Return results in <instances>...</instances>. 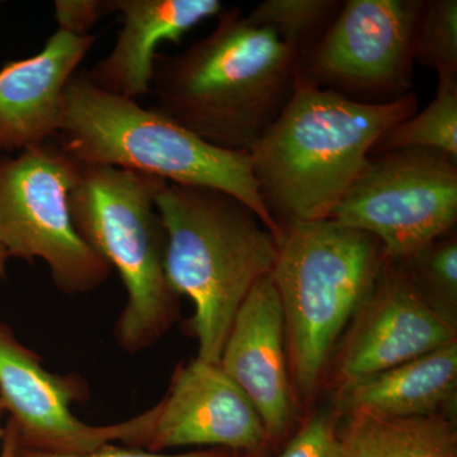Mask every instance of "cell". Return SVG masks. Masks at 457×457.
Segmentation results:
<instances>
[{
  "label": "cell",
  "instance_id": "obj_1",
  "mask_svg": "<svg viewBox=\"0 0 457 457\" xmlns=\"http://www.w3.org/2000/svg\"><path fill=\"white\" fill-rule=\"evenodd\" d=\"M299 77L296 56L269 27L224 9L212 31L174 55L156 54V110L206 143L251 152L284 110Z\"/></svg>",
  "mask_w": 457,
  "mask_h": 457
},
{
  "label": "cell",
  "instance_id": "obj_2",
  "mask_svg": "<svg viewBox=\"0 0 457 457\" xmlns=\"http://www.w3.org/2000/svg\"><path fill=\"white\" fill-rule=\"evenodd\" d=\"M414 92L353 101L297 77L278 119L249 152L262 203L279 228L329 219L387 129L417 112Z\"/></svg>",
  "mask_w": 457,
  "mask_h": 457
},
{
  "label": "cell",
  "instance_id": "obj_3",
  "mask_svg": "<svg viewBox=\"0 0 457 457\" xmlns=\"http://www.w3.org/2000/svg\"><path fill=\"white\" fill-rule=\"evenodd\" d=\"M155 204L167 233L168 281L194 303L197 359L219 363L237 311L275 267L278 239L251 207L219 189L167 182Z\"/></svg>",
  "mask_w": 457,
  "mask_h": 457
},
{
  "label": "cell",
  "instance_id": "obj_4",
  "mask_svg": "<svg viewBox=\"0 0 457 457\" xmlns=\"http://www.w3.org/2000/svg\"><path fill=\"white\" fill-rule=\"evenodd\" d=\"M57 144L83 165L139 171L180 186L227 192L257 213L278 239L282 230L262 203L246 152L206 143L155 107L99 89L84 71L69 80Z\"/></svg>",
  "mask_w": 457,
  "mask_h": 457
},
{
  "label": "cell",
  "instance_id": "obj_5",
  "mask_svg": "<svg viewBox=\"0 0 457 457\" xmlns=\"http://www.w3.org/2000/svg\"><path fill=\"white\" fill-rule=\"evenodd\" d=\"M281 230L270 278L284 312L294 394L311 399L342 333L374 293L386 257L376 237L333 219Z\"/></svg>",
  "mask_w": 457,
  "mask_h": 457
},
{
  "label": "cell",
  "instance_id": "obj_6",
  "mask_svg": "<svg viewBox=\"0 0 457 457\" xmlns=\"http://www.w3.org/2000/svg\"><path fill=\"white\" fill-rule=\"evenodd\" d=\"M165 183L139 171L83 165L69 197L75 230L125 286L128 302L114 337L129 353L158 342L179 315V295L165 273L167 233L155 204Z\"/></svg>",
  "mask_w": 457,
  "mask_h": 457
},
{
  "label": "cell",
  "instance_id": "obj_7",
  "mask_svg": "<svg viewBox=\"0 0 457 457\" xmlns=\"http://www.w3.org/2000/svg\"><path fill=\"white\" fill-rule=\"evenodd\" d=\"M82 167L53 141L0 154V246L9 258L44 261L53 284L68 295L90 293L112 272L71 220L69 197Z\"/></svg>",
  "mask_w": 457,
  "mask_h": 457
},
{
  "label": "cell",
  "instance_id": "obj_8",
  "mask_svg": "<svg viewBox=\"0 0 457 457\" xmlns=\"http://www.w3.org/2000/svg\"><path fill=\"white\" fill-rule=\"evenodd\" d=\"M329 219L376 237L387 260H404L455 227L457 162L416 147L371 155Z\"/></svg>",
  "mask_w": 457,
  "mask_h": 457
},
{
  "label": "cell",
  "instance_id": "obj_9",
  "mask_svg": "<svg viewBox=\"0 0 457 457\" xmlns=\"http://www.w3.org/2000/svg\"><path fill=\"white\" fill-rule=\"evenodd\" d=\"M423 0H345L299 74L365 104L413 92L414 32Z\"/></svg>",
  "mask_w": 457,
  "mask_h": 457
},
{
  "label": "cell",
  "instance_id": "obj_10",
  "mask_svg": "<svg viewBox=\"0 0 457 457\" xmlns=\"http://www.w3.org/2000/svg\"><path fill=\"white\" fill-rule=\"evenodd\" d=\"M86 394L82 380L45 369L36 352L0 321V398L20 449L80 455L114 442L140 446L149 428V409L116 425L90 426L71 408Z\"/></svg>",
  "mask_w": 457,
  "mask_h": 457
},
{
  "label": "cell",
  "instance_id": "obj_11",
  "mask_svg": "<svg viewBox=\"0 0 457 457\" xmlns=\"http://www.w3.org/2000/svg\"><path fill=\"white\" fill-rule=\"evenodd\" d=\"M153 409L140 449L164 453L206 447L254 453L270 441L257 409L219 363L200 359L182 363L170 389Z\"/></svg>",
  "mask_w": 457,
  "mask_h": 457
},
{
  "label": "cell",
  "instance_id": "obj_12",
  "mask_svg": "<svg viewBox=\"0 0 457 457\" xmlns=\"http://www.w3.org/2000/svg\"><path fill=\"white\" fill-rule=\"evenodd\" d=\"M352 321L337 357L339 386L456 341L455 319L427 302L387 258L374 293Z\"/></svg>",
  "mask_w": 457,
  "mask_h": 457
},
{
  "label": "cell",
  "instance_id": "obj_13",
  "mask_svg": "<svg viewBox=\"0 0 457 457\" xmlns=\"http://www.w3.org/2000/svg\"><path fill=\"white\" fill-rule=\"evenodd\" d=\"M257 409L270 440L294 417V389L281 302L270 275L261 278L237 311L219 362Z\"/></svg>",
  "mask_w": 457,
  "mask_h": 457
},
{
  "label": "cell",
  "instance_id": "obj_14",
  "mask_svg": "<svg viewBox=\"0 0 457 457\" xmlns=\"http://www.w3.org/2000/svg\"><path fill=\"white\" fill-rule=\"evenodd\" d=\"M97 36L57 29L40 53L0 69V152L35 149L57 137L66 86Z\"/></svg>",
  "mask_w": 457,
  "mask_h": 457
},
{
  "label": "cell",
  "instance_id": "obj_15",
  "mask_svg": "<svg viewBox=\"0 0 457 457\" xmlns=\"http://www.w3.org/2000/svg\"><path fill=\"white\" fill-rule=\"evenodd\" d=\"M106 13L121 21L113 49L83 71L99 89L137 99L150 95L153 62L162 42L182 36L224 11L220 0H104Z\"/></svg>",
  "mask_w": 457,
  "mask_h": 457
},
{
  "label": "cell",
  "instance_id": "obj_16",
  "mask_svg": "<svg viewBox=\"0 0 457 457\" xmlns=\"http://www.w3.org/2000/svg\"><path fill=\"white\" fill-rule=\"evenodd\" d=\"M457 342L386 371L339 386L343 413L418 417L444 413L455 400Z\"/></svg>",
  "mask_w": 457,
  "mask_h": 457
},
{
  "label": "cell",
  "instance_id": "obj_17",
  "mask_svg": "<svg viewBox=\"0 0 457 457\" xmlns=\"http://www.w3.org/2000/svg\"><path fill=\"white\" fill-rule=\"evenodd\" d=\"M347 416V422L338 429L345 457H457L455 427L444 413Z\"/></svg>",
  "mask_w": 457,
  "mask_h": 457
},
{
  "label": "cell",
  "instance_id": "obj_18",
  "mask_svg": "<svg viewBox=\"0 0 457 457\" xmlns=\"http://www.w3.org/2000/svg\"><path fill=\"white\" fill-rule=\"evenodd\" d=\"M408 147L436 150L457 162V77L438 75L431 104L387 129L376 141L371 155Z\"/></svg>",
  "mask_w": 457,
  "mask_h": 457
},
{
  "label": "cell",
  "instance_id": "obj_19",
  "mask_svg": "<svg viewBox=\"0 0 457 457\" xmlns=\"http://www.w3.org/2000/svg\"><path fill=\"white\" fill-rule=\"evenodd\" d=\"M339 0H264L245 14L273 29L300 64L314 50L342 8Z\"/></svg>",
  "mask_w": 457,
  "mask_h": 457
},
{
  "label": "cell",
  "instance_id": "obj_20",
  "mask_svg": "<svg viewBox=\"0 0 457 457\" xmlns=\"http://www.w3.org/2000/svg\"><path fill=\"white\" fill-rule=\"evenodd\" d=\"M417 293L451 317L457 303V240L442 237L404 260L392 261Z\"/></svg>",
  "mask_w": 457,
  "mask_h": 457
},
{
  "label": "cell",
  "instance_id": "obj_21",
  "mask_svg": "<svg viewBox=\"0 0 457 457\" xmlns=\"http://www.w3.org/2000/svg\"><path fill=\"white\" fill-rule=\"evenodd\" d=\"M414 62L457 77V2L423 0L414 32Z\"/></svg>",
  "mask_w": 457,
  "mask_h": 457
},
{
  "label": "cell",
  "instance_id": "obj_22",
  "mask_svg": "<svg viewBox=\"0 0 457 457\" xmlns=\"http://www.w3.org/2000/svg\"><path fill=\"white\" fill-rule=\"evenodd\" d=\"M278 457H345L335 418L330 414L312 417Z\"/></svg>",
  "mask_w": 457,
  "mask_h": 457
},
{
  "label": "cell",
  "instance_id": "obj_23",
  "mask_svg": "<svg viewBox=\"0 0 457 457\" xmlns=\"http://www.w3.org/2000/svg\"><path fill=\"white\" fill-rule=\"evenodd\" d=\"M54 18L60 31L71 35H88L93 26L107 16L104 0H56Z\"/></svg>",
  "mask_w": 457,
  "mask_h": 457
},
{
  "label": "cell",
  "instance_id": "obj_24",
  "mask_svg": "<svg viewBox=\"0 0 457 457\" xmlns=\"http://www.w3.org/2000/svg\"><path fill=\"white\" fill-rule=\"evenodd\" d=\"M12 457H231V451L222 449H204L192 451L186 453H152L139 447L116 446L114 444L106 445L101 449L92 451L88 453H80V455H55V453H37L26 449H20L14 446L13 455Z\"/></svg>",
  "mask_w": 457,
  "mask_h": 457
},
{
  "label": "cell",
  "instance_id": "obj_25",
  "mask_svg": "<svg viewBox=\"0 0 457 457\" xmlns=\"http://www.w3.org/2000/svg\"><path fill=\"white\" fill-rule=\"evenodd\" d=\"M2 453H0V457H12L13 455L14 446H16V436H14L13 428L12 426L7 425L4 426V435H3L2 438Z\"/></svg>",
  "mask_w": 457,
  "mask_h": 457
},
{
  "label": "cell",
  "instance_id": "obj_26",
  "mask_svg": "<svg viewBox=\"0 0 457 457\" xmlns=\"http://www.w3.org/2000/svg\"><path fill=\"white\" fill-rule=\"evenodd\" d=\"M9 260V255L7 252L3 249V246H0V281L5 278V275H7V262Z\"/></svg>",
  "mask_w": 457,
  "mask_h": 457
},
{
  "label": "cell",
  "instance_id": "obj_27",
  "mask_svg": "<svg viewBox=\"0 0 457 457\" xmlns=\"http://www.w3.org/2000/svg\"><path fill=\"white\" fill-rule=\"evenodd\" d=\"M243 457H262V450L254 451V453H245V455Z\"/></svg>",
  "mask_w": 457,
  "mask_h": 457
},
{
  "label": "cell",
  "instance_id": "obj_28",
  "mask_svg": "<svg viewBox=\"0 0 457 457\" xmlns=\"http://www.w3.org/2000/svg\"><path fill=\"white\" fill-rule=\"evenodd\" d=\"M5 413L4 405H3V400L0 398V418H2L3 414Z\"/></svg>",
  "mask_w": 457,
  "mask_h": 457
},
{
  "label": "cell",
  "instance_id": "obj_29",
  "mask_svg": "<svg viewBox=\"0 0 457 457\" xmlns=\"http://www.w3.org/2000/svg\"><path fill=\"white\" fill-rule=\"evenodd\" d=\"M3 435H4V427L0 425V441H2Z\"/></svg>",
  "mask_w": 457,
  "mask_h": 457
}]
</instances>
